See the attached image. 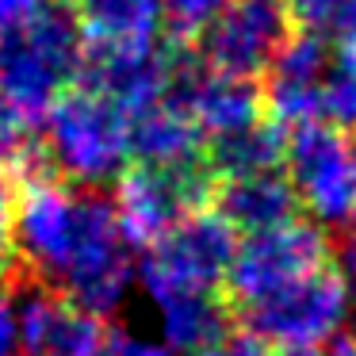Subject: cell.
Here are the masks:
<instances>
[{
    "instance_id": "obj_1",
    "label": "cell",
    "mask_w": 356,
    "mask_h": 356,
    "mask_svg": "<svg viewBox=\"0 0 356 356\" xmlns=\"http://www.w3.org/2000/svg\"><path fill=\"white\" fill-rule=\"evenodd\" d=\"M42 157L62 169L70 180L96 188L104 180H119L131 161V115L96 92L92 85L77 81L54 100L42 119Z\"/></svg>"
},
{
    "instance_id": "obj_2",
    "label": "cell",
    "mask_w": 356,
    "mask_h": 356,
    "mask_svg": "<svg viewBox=\"0 0 356 356\" xmlns=\"http://www.w3.org/2000/svg\"><path fill=\"white\" fill-rule=\"evenodd\" d=\"M234 253L238 234L215 211H192L146 249L138 264V284L146 287L149 302L184 291H215L230 276Z\"/></svg>"
},
{
    "instance_id": "obj_3",
    "label": "cell",
    "mask_w": 356,
    "mask_h": 356,
    "mask_svg": "<svg viewBox=\"0 0 356 356\" xmlns=\"http://www.w3.org/2000/svg\"><path fill=\"white\" fill-rule=\"evenodd\" d=\"M353 307V287L337 264L295 280L291 287L268 295L264 302L245 307V322L261 345L287 348H318L341 333Z\"/></svg>"
},
{
    "instance_id": "obj_4",
    "label": "cell",
    "mask_w": 356,
    "mask_h": 356,
    "mask_svg": "<svg viewBox=\"0 0 356 356\" xmlns=\"http://www.w3.org/2000/svg\"><path fill=\"white\" fill-rule=\"evenodd\" d=\"M134 276H138V268L131 257V241L119 230L111 200L88 192L81 238L65 261L62 276H58V287L65 299L88 310L92 318H108L127 302Z\"/></svg>"
},
{
    "instance_id": "obj_5",
    "label": "cell",
    "mask_w": 356,
    "mask_h": 356,
    "mask_svg": "<svg viewBox=\"0 0 356 356\" xmlns=\"http://www.w3.org/2000/svg\"><path fill=\"white\" fill-rule=\"evenodd\" d=\"M287 180L295 200L318 222H353L356 215V138L348 131L310 123L287 138Z\"/></svg>"
},
{
    "instance_id": "obj_6",
    "label": "cell",
    "mask_w": 356,
    "mask_h": 356,
    "mask_svg": "<svg viewBox=\"0 0 356 356\" xmlns=\"http://www.w3.org/2000/svg\"><path fill=\"white\" fill-rule=\"evenodd\" d=\"M85 203L88 192L62 184L47 169L24 177L16 188V253L54 284L81 238Z\"/></svg>"
},
{
    "instance_id": "obj_7",
    "label": "cell",
    "mask_w": 356,
    "mask_h": 356,
    "mask_svg": "<svg viewBox=\"0 0 356 356\" xmlns=\"http://www.w3.org/2000/svg\"><path fill=\"white\" fill-rule=\"evenodd\" d=\"M211 195V172L203 165L195 169H127L115 180V222L131 245H154L161 241L180 218L200 211V203Z\"/></svg>"
},
{
    "instance_id": "obj_8",
    "label": "cell",
    "mask_w": 356,
    "mask_h": 356,
    "mask_svg": "<svg viewBox=\"0 0 356 356\" xmlns=\"http://www.w3.org/2000/svg\"><path fill=\"white\" fill-rule=\"evenodd\" d=\"M325 264H333L330 238L318 226L295 218L287 226H276V230L253 234V238L241 241L226 284L241 307H253V302H264L268 295L284 291L295 280L310 276Z\"/></svg>"
},
{
    "instance_id": "obj_9",
    "label": "cell",
    "mask_w": 356,
    "mask_h": 356,
    "mask_svg": "<svg viewBox=\"0 0 356 356\" xmlns=\"http://www.w3.org/2000/svg\"><path fill=\"white\" fill-rule=\"evenodd\" d=\"M291 39L287 0H230L222 16L200 35L203 65L226 77L253 81Z\"/></svg>"
},
{
    "instance_id": "obj_10",
    "label": "cell",
    "mask_w": 356,
    "mask_h": 356,
    "mask_svg": "<svg viewBox=\"0 0 356 356\" xmlns=\"http://www.w3.org/2000/svg\"><path fill=\"white\" fill-rule=\"evenodd\" d=\"M169 96L192 115L203 138H218V134H234L241 127L261 123V92L253 88V81L192 65L188 58H177Z\"/></svg>"
},
{
    "instance_id": "obj_11",
    "label": "cell",
    "mask_w": 356,
    "mask_h": 356,
    "mask_svg": "<svg viewBox=\"0 0 356 356\" xmlns=\"http://www.w3.org/2000/svg\"><path fill=\"white\" fill-rule=\"evenodd\" d=\"M24 356H96L104 341L100 318L70 302L62 291L35 287L16 302Z\"/></svg>"
},
{
    "instance_id": "obj_12",
    "label": "cell",
    "mask_w": 356,
    "mask_h": 356,
    "mask_svg": "<svg viewBox=\"0 0 356 356\" xmlns=\"http://www.w3.org/2000/svg\"><path fill=\"white\" fill-rule=\"evenodd\" d=\"M70 16L85 42V58L157 50L165 27L161 0H73Z\"/></svg>"
},
{
    "instance_id": "obj_13",
    "label": "cell",
    "mask_w": 356,
    "mask_h": 356,
    "mask_svg": "<svg viewBox=\"0 0 356 356\" xmlns=\"http://www.w3.org/2000/svg\"><path fill=\"white\" fill-rule=\"evenodd\" d=\"M333 47L310 39V35H291L276 62L268 65V100L272 119L280 127H310L318 111V88H322V73L330 62Z\"/></svg>"
},
{
    "instance_id": "obj_14",
    "label": "cell",
    "mask_w": 356,
    "mask_h": 356,
    "mask_svg": "<svg viewBox=\"0 0 356 356\" xmlns=\"http://www.w3.org/2000/svg\"><path fill=\"white\" fill-rule=\"evenodd\" d=\"M203 131L172 96L131 115V154L149 169H195L203 165Z\"/></svg>"
},
{
    "instance_id": "obj_15",
    "label": "cell",
    "mask_w": 356,
    "mask_h": 356,
    "mask_svg": "<svg viewBox=\"0 0 356 356\" xmlns=\"http://www.w3.org/2000/svg\"><path fill=\"white\" fill-rule=\"evenodd\" d=\"M215 215L230 226L234 234H264L276 226L295 222L299 200L287 177L280 172H261V177H238L222 180L215 188Z\"/></svg>"
},
{
    "instance_id": "obj_16",
    "label": "cell",
    "mask_w": 356,
    "mask_h": 356,
    "mask_svg": "<svg viewBox=\"0 0 356 356\" xmlns=\"http://www.w3.org/2000/svg\"><path fill=\"white\" fill-rule=\"evenodd\" d=\"M157 325H161V345L172 353L200 356L211 345L226 337V307L215 291H184L157 299Z\"/></svg>"
},
{
    "instance_id": "obj_17",
    "label": "cell",
    "mask_w": 356,
    "mask_h": 356,
    "mask_svg": "<svg viewBox=\"0 0 356 356\" xmlns=\"http://www.w3.org/2000/svg\"><path fill=\"white\" fill-rule=\"evenodd\" d=\"M284 154H287L284 131L272 123H253L234 134L207 138V146H203V169L222 180L261 177V172H280Z\"/></svg>"
},
{
    "instance_id": "obj_18",
    "label": "cell",
    "mask_w": 356,
    "mask_h": 356,
    "mask_svg": "<svg viewBox=\"0 0 356 356\" xmlns=\"http://www.w3.org/2000/svg\"><path fill=\"white\" fill-rule=\"evenodd\" d=\"M287 12L299 35L333 50H356V0H287Z\"/></svg>"
},
{
    "instance_id": "obj_19",
    "label": "cell",
    "mask_w": 356,
    "mask_h": 356,
    "mask_svg": "<svg viewBox=\"0 0 356 356\" xmlns=\"http://www.w3.org/2000/svg\"><path fill=\"white\" fill-rule=\"evenodd\" d=\"M314 123L333 131H353L356 127V50H333L318 88Z\"/></svg>"
},
{
    "instance_id": "obj_20",
    "label": "cell",
    "mask_w": 356,
    "mask_h": 356,
    "mask_svg": "<svg viewBox=\"0 0 356 356\" xmlns=\"http://www.w3.org/2000/svg\"><path fill=\"white\" fill-rule=\"evenodd\" d=\"M230 0H161V16L165 27L180 39H200Z\"/></svg>"
},
{
    "instance_id": "obj_21",
    "label": "cell",
    "mask_w": 356,
    "mask_h": 356,
    "mask_svg": "<svg viewBox=\"0 0 356 356\" xmlns=\"http://www.w3.org/2000/svg\"><path fill=\"white\" fill-rule=\"evenodd\" d=\"M96 356H177V353L165 348L154 337H142V333H131V330H115V333H104Z\"/></svg>"
},
{
    "instance_id": "obj_22",
    "label": "cell",
    "mask_w": 356,
    "mask_h": 356,
    "mask_svg": "<svg viewBox=\"0 0 356 356\" xmlns=\"http://www.w3.org/2000/svg\"><path fill=\"white\" fill-rule=\"evenodd\" d=\"M50 8H58V0H0V31H16Z\"/></svg>"
},
{
    "instance_id": "obj_23",
    "label": "cell",
    "mask_w": 356,
    "mask_h": 356,
    "mask_svg": "<svg viewBox=\"0 0 356 356\" xmlns=\"http://www.w3.org/2000/svg\"><path fill=\"white\" fill-rule=\"evenodd\" d=\"M0 356H19V318L12 291L0 287Z\"/></svg>"
},
{
    "instance_id": "obj_24",
    "label": "cell",
    "mask_w": 356,
    "mask_h": 356,
    "mask_svg": "<svg viewBox=\"0 0 356 356\" xmlns=\"http://www.w3.org/2000/svg\"><path fill=\"white\" fill-rule=\"evenodd\" d=\"M200 356H268V353H264V345L253 333H241V337H222L218 345H211Z\"/></svg>"
},
{
    "instance_id": "obj_25",
    "label": "cell",
    "mask_w": 356,
    "mask_h": 356,
    "mask_svg": "<svg viewBox=\"0 0 356 356\" xmlns=\"http://www.w3.org/2000/svg\"><path fill=\"white\" fill-rule=\"evenodd\" d=\"M325 356H356V337H337L333 353H325Z\"/></svg>"
},
{
    "instance_id": "obj_26",
    "label": "cell",
    "mask_w": 356,
    "mask_h": 356,
    "mask_svg": "<svg viewBox=\"0 0 356 356\" xmlns=\"http://www.w3.org/2000/svg\"><path fill=\"white\" fill-rule=\"evenodd\" d=\"M348 287H353V295H356V241H353V245H348Z\"/></svg>"
},
{
    "instance_id": "obj_27",
    "label": "cell",
    "mask_w": 356,
    "mask_h": 356,
    "mask_svg": "<svg viewBox=\"0 0 356 356\" xmlns=\"http://www.w3.org/2000/svg\"><path fill=\"white\" fill-rule=\"evenodd\" d=\"M280 356H325V353H318V348H287V353H280Z\"/></svg>"
},
{
    "instance_id": "obj_28",
    "label": "cell",
    "mask_w": 356,
    "mask_h": 356,
    "mask_svg": "<svg viewBox=\"0 0 356 356\" xmlns=\"http://www.w3.org/2000/svg\"><path fill=\"white\" fill-rule=\"evenodd\" d=\"M353 226H356V215H353ZM353 241H356V238H353Z\"/></svg>"
},
{
    "instance_id": "obj_29",
    "label": "cell",
    "mask_w": 356,
    "mask_h": 356,
    "mask_svg": "<svg viewBox=\"0 0 356 356\" xmlns=\"http://www.w3.org/2000/svg\"><path fill=\"white\" fill-rule=\"evenodd\" d=\"M0 39H4V31H0Z\"/></svg>"
}]
</instances>
